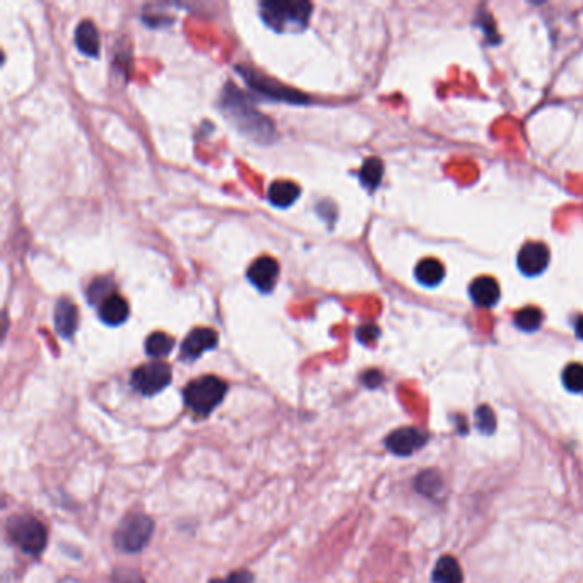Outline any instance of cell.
Here are the masks:
<instances>
[{
	"label": "cell",
	"mask_w": 583,
	"mask_h": 583,
	"mask_svg": "<svg viewBox=\"0 0 583 583\" xmlns=\"http://www.w3.org/2000/svg\"><path fill=\"white\" fill-rule=\"evenodd\" d=\"M313 5L310 2H264L260 13L264 23L279 33L301 31L307 26Z\"/></svg>",
	"instance_id": "obj_1"
},
{
	"label": "cell",
	"mask_w": 583,
	"mask_h": 583,
	"mask_svg": "<svg viewBox=\"0 0 583 583\" xmlns=\"http://www.w3.org/2000/svg\"><path fill=\"white\" fill-rule=\"evenodd\" d=\"M228 385L221 378L207 375L190 382L184 390L186 407L197 416H209L223 402Z\"/></svg>",
	"instance_id": "obj_2"
},
{
	"label": "cell",
	"mask_w": 583,
	"mask_h": 583,
	"mask_svg": "<svg viewBox=\"0 0 583 583\" xmlns=\"http://www.w3.org/2000/svg\"><path fill=\"white\" fill-rule=\"evenodd\" d=\"M226 101H228L225 103L226 112L231 115V120L245 136H252L254 139L262 143L266 139H272L274 127L264 115L258 114L252 106H248L243 98H236V96L233 98V95L231 96L226 95Z\"/></svg>",
	"instance_id": "obj_3"
},
{
	"label": "cell",
	"mask_w": 583,
	"mask_h": 583,
	"mask_svg": "<svg viewBox=\"0 0 583 583\" xmlns=\"http://www.w3.org/2000/svg\"><path fill=\"white\" fill-rule=\"evenodd\" d=\"M7 532L11 541L26 555L38 556L46 546V528L40 520L29 515L13 517L7 524Z\"/></svg>",
	"instance_id": "obj_4"
},
{
	"label": "cell",
	"mask_w": 583,
	"mask_h": 583,
	"mask_svg": "<svg viewBox=\"0 0 583 583\" xmlns=\"http://www.w3.org/2000/svg\"><path fill=\"white\" fill-rule=\"evenodd\" d=\"M155 522L143 513L128 515L115 532V544L126 553H139L151 541Z\"/></svg>",
	"instance_id": "obj_5"
},
{
	"label": "cell",
	"mask_w": 583,
	"mask_h": 583,
	"mask_svg": "<svg viewBox=\"0 0 583 583\" xmlns=\"http://www.w3.org/2000/svg\"><path fill=\"white\" fill-rule=\"evenodd\" d=\"M171 382V368L166 363L153 361L132 373V387L143 396H155Z\"/></svg>",
	"instance_id": "obj_6"
},
{
	"label": "cell",
	"mask_w": 583,
	"mask_h": 583,
	"mask_svg": "<svg viewBox=\"0 0 583 583\" xmlns=\"http://www.w3.org/2000/svg\"><path fill=\"white\" fill-rule=\"evenodd\" d=\"M427 435L417 427H400L387 437V448L398 457H407L427 445Z\"/></svg>",
	"instance_id": "obj_7"
},
{
	"label": "cell",
	"mask_w": 583,
	"mask_h": 583,
	"mask_svg": "<svg viewBox=\"0 0 583 583\" xmlns=\"http://www.w3.org/2000/svg\"><path fill=\"white\" fill-rule=\"evenodd\" d=\"M517 264L526 276H539L549 266V248L544 243H526L518 252Z\"/></svg>",
	"instance_id": "obj_8"
},
{
	"label": "cell",
	"mask_w": 583,
	"mask_h": 583,
	"mask_svg": "<svg viewBox=\"0 0 583 583\" xmlns=\"http://www.w3.org/2000/svg\"><path fill=\"white\" fill-rule=\"evenodd\" d=\"M246 277L258 291L269 293L279 279V264L272 256H260L248 267Z\"/></svg>",
	"instance_id": "obj_9"
},
{
	"label": "cell",
	"mask_w": 583,
	"mask_h": 583,
	"mask_svg": "<svg viewBox=\"0 0 583 583\" xmlns=\"http://www.w3.org/2000/svg\"><path fill=\"white\" fill-rule=\"evenodd\" d=\"M217 346V334L213 328H194L182 344V359L194 361L199 359L206 351H211Z\"/></svg>",
	"instance_id": "obj_10"
},
{
	"label": "cell",
	"mask_w": 583,
	"mask_h": 583,
	"mask_svg": "<svg viewBox=\"0 0 583 583\" xmlns=\"http://www.w3.org/2000/svg\"><path fill=\"white\" fill-rule=\"evenodd\" d=\"M469 293L472 301L481 308L495 307L499 301V297H501V289H499L497 279H493L489 276H483V277L474 279L472 285H470Z\"/></svg>",
	"instance_id": "obj_11"
},
{
	"label": "cell",
	"mask_w": 583,
	"mask_h": 583,
	"mask_svg": "<svg viewBox=\"0 0 583 583\" xmlns=\"http://www.w3.org/2000/svg\"><path fill=\"white\" fill-rule=\"evenodd\" d=\"M54 322H55V328L62 337L69 339L74 336V332L77 330V324H79V315H77V308L71 299L64 298L58 301Z\"/></svg>",
	"instance_id": "obj_12"
},
{
	"label": "cell",
	"mask_w": 583,
	"mask_h": 583,
	"mask_svg": "<svg viewBox=\"0 0 583 583\" xmlns=\"http://www.w3.org/2000/svg\"><path fill=\"white\" fill-rule=\"evenodd\" d=\"M98 312H100L101 320L106 326H112V327L122 326L128 317L127 301L115 293L101 303L98 307Z\"/></svg>",
	"instance_id": "obj_13"
},
{
	"label": "cell",
	"mask_w": 583,
	"mask_h": 583,
	"mask_svg": "<svg viewBox=\"0 0 583 583\" xmlns=\"http://www.w3.org/2000/svg\"><path fill=\"white\" fill-rule=\"evenodd\" d=\"M240 74L250 83V85H254L260 93H267L272 98L289 101V103H303V101H307L305 95H299V93L289 91V89H285V87L274 89V83H272V81H264L262 77L254 75L250 71H242V69H240Z\"/></svg>",
	"instance_id": "obj_14"
},
{
	"label": "cell",
	"mask_w": 583,
	"mask_h": 583,
	"mask_svg": "<svg viewBox=\"0 0 583 583\" xmlns=\"http://www.w3.org/2000/svg\"><path fill=\"white\" fill-rule=\"evenodd\" d=\"M75 45L87 57H98L100 54V33L91 21H83L75 29Z\"/></svg>",
	"instance_id": "obj_15"
},
{
	"label": "cell",
	"mask_w": 583,
	"mask_h": 583,
	"mask_svg": "<svg viewBox=\"0 0 583 583\" xmlns=\"http://www.w3.org/2000/svg\"><path fill=\"white\" fill-rule=\"evenodd\" d=\"M416 279L427 287H435L440 285L445 277V267L440 260L437 258H423L417 266H416Z\"/></svg>",
	"instance_id": "obj_16"
},
{
	"label": "cell",
	"mask_w": 583,
	"mask_h": 583,
	"mask_svg": "<svg viewBox=\"0 0 583 583\" xmlns=\"http://www.w3.org/2000/svg\"><path fill=\"white\" fill-rule=\"evenodd\" d=\"M299 186L287 180L274 182L269 188V200L276 207H289L299 199Z\"/></svg>",
	"instance_id": "obj_17"
},
{
	"label": "cell",
	"mask_w": 583,
	"mask_h": 583,
	"mask_svg": "<svg viewBox=\"0 0 583 583\" xmlns=\"http://www.w3.org/2000/svg\"><path fill=\"white\" fill-rule=\"evenodd\" d=\"M433 582H464V573H462L460 565L457 563L456 558H452V556H443V558H441L440 561L437 563V567H435V571H433Z\"/></svg>",
	"instance_id": "obj_18"
},
{
	"label": "cell",
	"mask_w": 583,
	"mask_h": 583,
	"mask_svg": "<svg viewBox=\"0 0 583 583\" xmlns=\"http://www.w3.org/2000/svg\"><path fill=\"white\" fill-rule=\"evenodd\" d=\"M382 176H384V163L378 157H368L359 171L361 184L368 190H375L377 186H380Z\"/></svg>",
	"instance_id": "obj_19"
},
{
	"label": "cell",
	"mask_w": 583,
	"mask_h": 583,
	"mask_svg": "<svg viewBox=\"0 0 583 583\" xmlns=\"http://www.w3.org/2000/svg\"><path fill=\"white\" fill-rule=\"evenodd\" d=\"M416 489L427 498H435L443 489V479L437 470H425L416 477Z\"/></svg>",
	"instance_id": "obj_20"
},
{
	"label": "cell",
	"mask_w": 583,
	"mask_h": 583,
	"mask_svg": "<svg viewBox=\"0 0 583 583\" xmlns=\"http://www.w3.org/2000/svg\"><path fill=\"white\" fill-rule=\"evenodd\" d=\"M175 341L165 332H155L146 339V353L151 357H163L171 353Z\"/></svg>",
	"instance_id": "obj_21"
},
{
	"label": "cell",
	"mask_w": 583,
	"mask_h": 583,
	"mask_svg": "<svg viewBox=\"0 0 583 583\" xmlns=\"http://www.w3.org/2000/svg\"><path fill=\"white\" fill-rule=\"evenodd\" d=\"M542 320V312L536 307H526L520 312L515 313V326L524 332H536L541 327Z\"/></svg>",
	"instance_id": "obj_22"
},
{
	"label": "cell",
	"mask_w": 583,
	"mask_h": 583,
	"mask_svg": "<svg viewBox=\"0 0 583 583\" xmlns=\"http://www.w3.org/2000/svg\"><path fill=\"white\" fill-rule=\"evenodd\" d=\"M114 293V281L110 277H98L95 279L89 289H87V298H89V303L91 305H98L100 307L101 303L108 297H112Z\"/></svg>",
	"instance_id": "obj_23"
},
{
	"label": "cell",
	"mask_w": 583,
	"mask_h": 583,
	"mask_svg": "<svg viewBox=\"0 0 583 583\" xmlns=\"http://www.w3.org/2000/svg\"><path fill=\"white\" fill-rule=\"evenodd\" d=\"M563 385L569 392H582L583 390V365L571 363L563 371Z\"/></svg>",
	"instance_id": "obj_24"
},
{
	"label": "cell",
	"mask_w": 583,
	"mask_h": 583,
	"mask_svg": "<svg viewBox=\"0 0 583 583\" xmlns=\"http://www.w3.org/2000/svg\"><path fill=\"white\" fill-rule=\"evenodd\" d=\"M476 421H477V427L483 431V433H493L495 427H497V417H495V413L488 407V406H481L477 411H476Z\"/></svg>",
	"instance_id": "obj_25"
},
{
	"label": "cell",
	"mask_w": 583,
	"mask_h": 583,
	"mask_svg": "<svg viewBox=\"0 0 583 583\" xmlns=\"http://www.w3.org/2000/svg\"><path fill=\"white\" fill-rule=\"evenodd\" d=\"M356 336H357V339L363 342V344H370V342L377 341V339H378L380 330H378L377 326H371V324H368V326H361V327L357 328Z\"/></svg>",
	"instance_id": "obj_26"
},
{
	"label": "cell",
	"mask_w": 583,
	"mask_h": 583,
	"mask_svg": "<svg viewBox=\"0 0 583 583\" xmlns=\"http://www.w3.org/2000/svg\"><path fill=\"white\" fill-rule=\"evenodd\" d=\"M211 583H254V575L250 571H246V569H242V571L231 573L226 578L213 580Z\"/></svg>",
	"instance_id": "obj_27"
},
{
	"label": "cell",
	"mask_w": 583,
	"mask_h": 583,
	"mask_svg": "<svg viewBox=\"0 0 583 583\" xmlns=\"http://www.w3.org/2000/svg\"><path fill=\"white\" fill-rule=\"evenodd\" d=\"M382 382H384V375L380 371L370 370L363 375V384L368 388H377L382 385Z\"/></svg>",
	"instance_id": "obj_28"
},
{
	"label": "cell",
	"mask_w": 583,
	"mask_h": 583,
	"mask_svg": "<svg viewBox=\"0 0 583 583\" xmlns=\"http://www.w3.org/2000/svg\"><path fill=\"white\" fill-rule=\"evenodd\" d=\"M575 332H577V336L583 341V315L577 320V324H575Z\"/></svg>",
	"instance_id": "obj_29"
},
{
	"label": "cell",
	"mask_w": 583,
	"mask_h": 583,
	"mask_svg": "<svg viewBox=\"0 0 583 583\" xmlns=\"http://www.w3.org/2000/svg\"><path fill=\"white\" fill-rule=\"evenodd\" d=\"M62 583H77V580H71V578H69V580H64Z\"/></svg>",
	"instance_id": "obj_30"
}]
</instances>
